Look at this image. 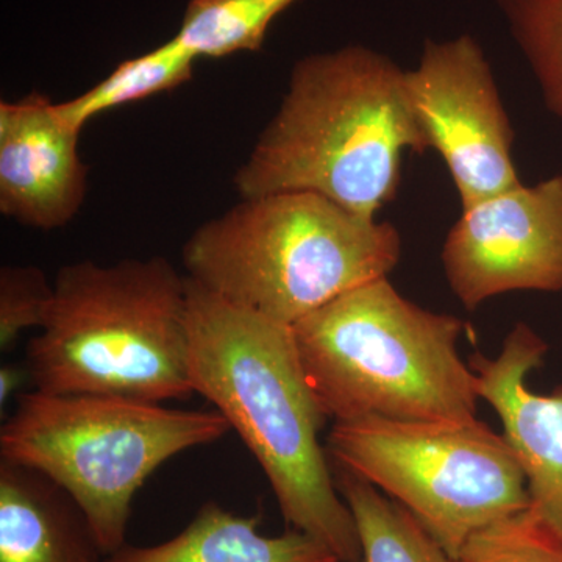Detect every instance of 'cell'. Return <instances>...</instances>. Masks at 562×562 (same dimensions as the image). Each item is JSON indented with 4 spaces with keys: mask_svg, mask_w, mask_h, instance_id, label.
Segmentation results:
<instances>
[{
    "mask_svg": "<svg viewBox=\"0 0 562 562\" xmlns=\"http://www.w3.org/2000/svg\"><path fill=\"white\" fill-rule=\"evenodd\" d=\"M260 517H244L206 502L194 519L169 541L150 547L125 543L103 562H341L325 543L292 530L265 536Z\"/></svg>",
    "mask_w": 562,
    "mask_h": 562,
    "instance_id": "cell-13",
    "label": "cell"
},
{
    "mask_svg": "<svg viewBox=\"0 0 562 562\" xmlns=\"http://www.w3.org/2000/svg\"><path fill=\"white\" fill-rule=\"evenodd\" d=\"M91 525L43 473L0 460V562H103Z\"/></svg>",
    "mask_w": 562,
    "mask_h": 562,
    "instance_id": "cell-12",
    "label": "cell"
},
{
    "mask_svg": "<svg viewBox=\"0 0 562 562\" xmlns=\"http://www.w3.org/2000/svg\"><path fill=\"white\" fill-rule=\"evenodd\" d=\"M191 380L246 443L284 520L361 562L357 524L339 494L319 432L327 424L290 325L239 308L188 279Z\"/></svg>",
    "mask_w": 562,
    "mask_h": 562,
    "instance_id": "cell-1",
    "label": "cell"
},
{
    "mask_svg": "<svg viewBox=\"0 0 562 562\" xmlns=\"http://www.w3.org/2000/svg\"><path fill=\"white\" fill-rule=\"evenodd\" d=\"M361 543V562H454L397 502L360 476L331 464Z\"/></svg>",
    "mask_w": 562,
    "mask_h": 562,
    "instance_id": "cell-14",
    "label": "cell"
},
{
    "mask_svg": "<svg viewBox=\"0 0 562 562\" xmlns=\"http://www.w3.org/2000/svg\"><path fill=\"white\" fill-rule=\"evenodd\" d=\"M401 255L391 222L303 191L243 199L181 250L188 279L203 290L290 327L390 276Z\"/></svg>",
    "mask_w": 562,
    "mask_h": 562,
    "instance_id": "cell-4",
    "label": "cell"
},
{
    "mask_svg": "<svg viewBox=\"0 0 562 562\" xmlns=\"http://www.w3.org/2000/svg\"><path fill=\"white\" fill-rule=\"evenodd\" d=\"M25 379H31L25 366L24 368H16L13 364L3 366L2 371H0V403L2 405L10 401L14 392L20 390Z\"/></svg>",
    "mask_w": 562,
    "mask_h": 562,
    "instance_id": "cell-20",
    "label": "cell"
},
{
    "mask_svg": "<svg viewBox=\"0 0 562 562\" xmlns=\"http://www.w3.org/2000/svg\"><path fill=\"white\" fill-rule=\"evenodd\" d=\"M464 328L383 277L303 317L292 335L327 420L464 422L480 401L475 372L458 351Z\"/></svg>",
    "mask_w": 562,
    "mask_h": 562,
    "instance_id": "cell-5",
    "label": "cell"
},
{
    "mask_svg": "<svg viewBox=\"0 0 562 562\" xmlns=\"http://www.w3.org/2000/svg\"><path fill=\"white\" fill-rule=\"evenodd\" d=\"M198 58L176 36L147 54L122 61L105 79L70 101L57 103L63 120L83 131L106 111L176 90L192 79Z\"/></svg>",
    "mask_w": 562,
    "mask_h": 562,
    "instance_id": "cell-15",
    "label": "cell"
},
{
    "mask_svg": "<svg viewBox=\"0 0 562 562\" xmlns=\"http://www.w3.org/2000/svg\"><path fill=\"white\" fill-rule=\"evenodd\" d=\"M80 131L40 92L0 102V213L38 231L65 227L87 195Z\"/></svg>",
    "mask_w": 562,
    "mask_h": 562,
    "instance_id": "cell-11",
    "label": "cell"
},
{
    "mask_svg": "<svg viewBox=\"0 0 562 562\" xmlns=\"http://www.w3.org/2000/svg\"><path fill=\"white\" fill-rule=\"evenodd\" d=\"M325 450L403 506L453 560L473 535L530 505L512 443L476 417L333 422Z\"/></svg>",
    "mask_w": 562,
    "mask_h": 562,
    "instance_id": "cell-7",
    "label": "cell"
},
{
    "mask_svg": "<svg viewBox=\"0 0 562 562\" xmlns=\"http://www.w3.org/2000/svg\"><path fill=\"white\" fill-rule=\"evenodd\" d=\"M453 561L562 562V543L527 508L473 535Z\"/></svg>",
    "mask_w": 562,
    "mask_h": 562,
    "instance_id": "cell-18",
    "label": "cell"
},
{
    "mask_svg": "<svg viewBox=\"0 0 562 562\" xmlns=\"http://www.w3.org/2000/svg\"><path fill=\"white\" fill-rule=\"evenodd\" d=\"M538 81L547 109L562 121V0H494Z\"/></svg>",
    "mask_w": 562,
    "mask_h": 562,
    "instance_id": "cell-17",
    "label": "cell"
},
{
    "mask_svg": "<svg viewBox=\"0 0 562 562\" xmlns=\"http://www.w3.org/2000/svg\"><path fill=\"white\" fill-rule=\"evenodd\" d=\"M441 261L469 312L514 291H562V176L498 192L461 211Z\"/></svg>",
    "mask_w": 562,
    "mask_h": 562,
    "instance_id": "cell-9",
    "label": "cell"
},
{
    "mask_svg": "<svg viewBox=\"0 0 562 562\" xmlns=\"http://www.w3.org/2000/svg\"><path fill=\"white\" fill-rule=\"evenodd\" d=\"M430 150L406 69L350 44L295 63L280 109L235 176L241 199L314 192L375 217L397 198L405 151Z\"/></svg>",
    "mask_w": 562,
    "mask_h": 562,
    "instance_id": "cell-2",
    "label": "cell"
},
{
    "mask_svg": "<svg viewBox=\"0 0 562 562\" xmlns=\"http://www.w3.org/2000/svg\"><path fill=\"white\" fill-rule=\"evenodd\" d=\"M406 88L430 150L452 177L461 210L522 181L513 158L514 128L494 70L472 35L428 40Z\"/></svg>",
    "mask_w": 562,
    "mask_h": 562,
    "instance_id": "cell-8",
    "label": "cell"
},
{
    "mask_svg": "<svg viewBox=\"0 0 562 562\" xmlns=\"http://www.w3.org/2000/svg\"><path fill=\"white\" fill-rule=\"evenodd\" d=\"M549 346L530 325L517 324L495 358L473 353L469 366L480 398L503 425L527 479L532 516L562 543V386L550 395L527 386L528 373L541 368Z\"/></svg>",
    "mask_w": 562,
    "mask_h": 562,
    "instance_id": "cell-10",
    "label": "cell"
},
{
    "mask_svg": "<svg viewBox=\"0 0 562 562\" xmlns=\"http://www.w3.org/2000/svg\"><path fill=\"white\" fill-rule=\"evenodd\" d=\"M299 0H191L176 38L195 58L261 49L272 22Z\"/></svg>",
    "mask_w": 562,
    "mask_h": 562,
    "instance_id": "cell-16",
    "label": "cell"
},
{
    "mask_svg": "<svg viewBox=\"0 0 562 562\" xmlns=\"http://www.w3.org/2000/svg\"><path fill=\"white\" fill-rule=\"evenodd\" d=\"M25 349L33 390L162 403L195 394L188 277L161 257L63 266Z\"/></svg>",
    "mask_w": 562,
    "mask_h": 562,
    "instance_id": "cell-3",
    "label": "cell"
},
{
    "mask_svg": "<svg viewBox=\"0 0 562 562\" xmlns=\"http://www.w3.org/2000/svg\"><path fill=\"white\" fill-rule=\"evenodd\" d=\"M54 297V284L35 266H3L0 271V347L9 350L22 333L41 328Z\"/></svg>",
    "mask_w": 562,
    "mask_h": 562,
    "instance_id": "cell-19",
    "label": "cell"
},
{
    "mask_svg": "<svg viewBox=\"0 0 562 562\" xmlns=\"http://www.w3.org/2000/svg\"><path fill=\"white\" fill-rule=\"evenodd\" d=\"M228 431L216 409L32 390L16 398L0 428V460L43 473L68 492L109 557L125 546L133 501L151 473Z\"/></svg>",
    "mask_w": 562,
    "mask_h": 562,
    "instance_id": "cell-6",
    "label": "cell"
}]
</instances>
